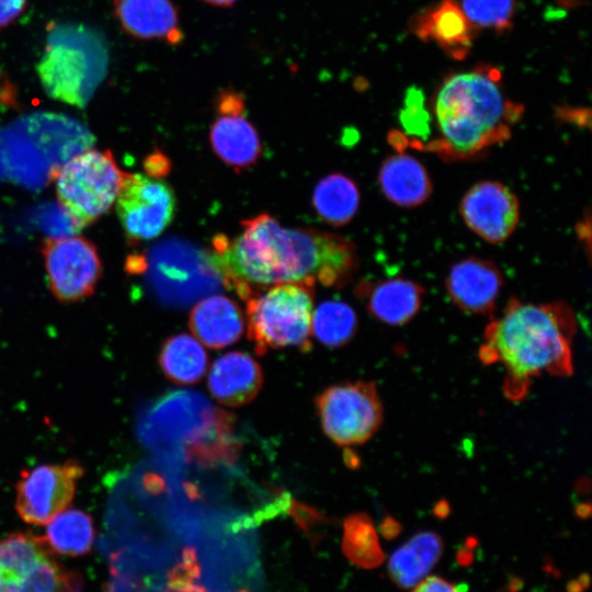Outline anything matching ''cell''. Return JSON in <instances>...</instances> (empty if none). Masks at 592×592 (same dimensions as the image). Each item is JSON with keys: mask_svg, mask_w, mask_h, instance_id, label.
Instances as JSON below:
<instances>
[{"mask_svg": "<svg viewBox=\"0 0 592 592\" xmlns=\"http://www.w3.org/2000/svg\"><path fill=\"white\" fill-rule=\"evenodd\" d=\"M82 475V466L73 460L23 471L15 487L20 517L33 525L48 523L69 506Z\"/></svg>", "mask_w": 592, "mask_h": 592, "instance_id": "obj_10", "label": "cell"}, {"mask_svg": "<svg viewBox=\"0 0 592 592\" xmlns=\"http://www.w3.org/2000/svg\"><path fill=\"white\" fill-rule=\"evenodd\" d=\"M109 60L107 43L98 30L58 23L48 30L36 69L50 98L84 107L104 80Z\"/></svg>", "mask_w": 592, "mask_h": 592, "instance_id": "obj_4", "label": "cell"}, {"mask_svg": "<svg viewBox=\"0 0 592 592\" xmlns=\"http://www.w3.org/2000/svg\"><path fill=\"white\" fill-rule=\"evenodd\" d=\"M241 226L234 238L215 236L206 257L224 284L243 300L285 283L342 287L358 266L355 246L340 235L284 227L266 213Z\"/></svg>", "mask_w": 592, "mask_h": 592, "instance_id": "obj_1", "label": "cell"}, {"mask_svg": "<svg viewBox=\"0 0 592 592\" xmlns=\"http://www.w3.org/2000/svg\"><path fill=\"white\" fill-rule=\"evenodd\" d=\"M315 286L285 283L250 295L246 301L248 338L258 354L284 348H310Z\"/></svg>", "mask_w": 592, "mask_h": 592, "instance_id": "obj_5", "label": "cell"}, {"mask_svg": "<svg viewBox=\"0 0 592 592\" xmlns=\"http://www.w3.org/2000/svg\"><path fill=\"white\" fill-rule=\"evenodd\" d=\"M378 183L385 197L401 207H417L433 192L425 167L414 157L398 152L388 156L378 171Z\"/></svg>", "mask_w": 592, "mask_h": 592, "instance_id": "obj_19", "label": "cell"}, {"mask_svg": "<svg viewBox=\"0 0 592 592\" xmlns=\"http://www.w3.org/2000/svg\"><path fill=\"white\" fill-rule=\"evenodd\" d=\"M400 121L407 133L424 137L430 134V114L424 107L422 90L411 87L407 90L405 107L400 112Z\"/></svg>", "mask_w": 592, "mask_h": 592, "instance_id": "obj_28", "label": "cell"}, {"mask_svg": "<svg viewBox=\"0 0 592 592\" xmlns=\"http://www.w3.org/2000/svg\"><path fill=\"white\" fill-rule=\"evenodd\" d=\"M574 332V314L565 303L533 304L511 298L502 315L487 326L479 355L487 364L504 365V392L519 400L533 377L572 374Z\"/></svg>", "mask_w": 592, "mask_h": 592, "instance_id": "obj_2", "label": "cell"}, {"mask_svg": "<svg viewBox=\"0 0 592 592\" xmlns=\"http://www.w3.org/2000/svg\"><path fill=\"white\" fill-rule=\"evenodd\" d=\"M263 385L259 363L244 352H228L219 356L208 373L207 386L221 405L240 407L249 403Z\"/></svg>", "mask_w": 592, "mask_h": 592, "instance_id": "obj_15", "label": "cell"}, {"mask_svg": "<svg viewBox=\"0 0 592 592\" xmlns=\"http://www.w3.org/2000/svg\"><path fill=\"white\" fill-rule=\"evenodd\" d=\"M208 357L200 341L186 333L169 337L159 353V365L178 385L197 383L207 371Z\"/></svg>", "mask_w": 592, "mask_h": 592, "instance_id": "obj_22", "label": "cell"}, {"mask_svg": "<svg viewBox=\"0 0 592 592\" xmlns=\"http://www.w3.org/2000/svg\"><path fill=\"white\" fill-rule=\"evenodd\" d=\"M82 578L64 567L43 536L0 539V592H81Z\"/></svg>", "mask_w": 592, "mask_h": 592, "instance_id": "obj_7", "label": "cell"}, {"mask_svg": "<svg viewBox=\"0 0 592 592\" xmlns=\"http://www.w3.org/2000/svg\"><path fill=\"white\" fill-rule=\"evenodd\" d=\"M504 278L490 260L468 257L453 264L445 278L451 300L470 314L490 312L499 297Z\"/></svg>", "mask_w": 592, "mask_h": 592, "instance_id": "obj_13", "label": "cell"}, {"mask_svg": "<svg viewBox=\"0 0 592 592\" xmlns=\"http://www.w3.org/2000/svg\"><path fill=\"white\" fill-rule=\"evenodd\" d=\"M115 203L119 223L133 242L160 236L177 210L173 189L162 180L140 173H125Z\"/></svg>", "mask_w": 592, "mask_h": 592, "instance_id": "obj_9", "label": "cell"}, {"mask_svg": "<svg viewBox=\"0 0 592 592\" xmlns=\"http://www.w3.org/2000/svg\"><path fill=\"white\" fill-rule=\"evenodd\" d=\"M189 325L200 342L210 349H223L240 339L244 330V318L234 299L212 295L192 308Z\"/></svg>", "mask_w": 592, "mask_h": 592, "instance_id": "obj_18", "label": "cell"}, {"mask_svg": "<svg viewBox=\"0 0 592 592\" xmlns=\"http://www.w3.org/2000/svg\"><path fill=\"white\" fill-rule=\"evenodd\" d=\"M500 79L487 64L447 76L432 104L437 136L425 148L454 161L477 158L508 140L523 106L505 99Z\"/></svg>", "mask_w": 592, "mask_h": 592, "instance_id": "obj_3", "label": "cell"}, {"mask_svg": "<svg viewBox=\"0 0 592 592\" xmlns=\"http://www.w3.org/2000/svg\"><path fill=\"white\" fill-rule=\"evenodd\" d=\"M124 175L111 151L86 149L55 173L58 202L77 227L88 226L113 205Z\"/></svg>", "mask_w": 592, "mask_h": 592, "instance_id": "obj_6", "label": "cell"}, {"mask_svg": "<svg viewBox=\"0 0 592 592\" xmlns=\"http://www.w3.org/2000/svg\"><path fill=\"white\" fill-rule=\"evenodd\" d=\"M412 592H460L452 582L436 576L425 577L414 585Z\"/></svg>", "mask_w": 592, "mask_h": 592, "instance_id": "obj_29", "label": "cell"}, {"mask_svg": "<svg viewBox=\"0 0 592 592\" xmlns=\"http://www.w3.org/2000/svg\"><path fill=\"white\" fill-rule=\"evenodd\" d=\"M44 539L59 555H86L94 540L92 519L79 509L64 510L48 522Z\"/></svg>", "mask_w": 592, "mask_h": 592, "instance_id": "obj_24", "label": "cell"}, {"mask_svg": "<svg viewBox=\"0 0 592 592\" xmlns=\"http://www.w3.org/2000/svg\"><path fill=\"white\" fill-rule=\"evenodd\" d=\"M409 29L420 41L433 42L455 60L468 56L476 35L457 0H441L420 11L410 20Z\"/></svg>", "mask_w": 592, "mask_h": 592, "instance_id": "obj_14", "label": "cell"}, {"mask_svg": "<svg viewBox=\"0 0 592 592\" xmlns=\"http://www.w3.org/2000/svg\"><path fill=\"white\" fill-rule=\"evenodd\" d=\"M209 143L215 155L236 172L253 167L262 152L259 133L246 112L217 114Z\"/></svg>", "mask_w": 592, "mask_h": 592, "instance_id": "obj_17", "label": "cell"}, {"mask_svg": "<svg viewBox=\"0 0 592 592\" xmlns=\"http://www.w3.org/2000/svg\"><path fill=\"white\" fill-rule=\"evenodd\" d=\"M27 0H0V27H4L21 15Z\"/></svg>", "mask_w": 592, "mask_h": 592, "instance_id": "obj_30", "label": "cell"}, {"mask_svg": "<svg viewBox=\"0 0 592 592\" xmlns=\"http://www.w3.org/2000/svg\"><path fill=\"white\" fill-rule=\"evenodd\" d=\"M343 549L354 563L375 568L384 561V553L371 517L355 513L344 521Z\"/></svg>", "mask_w": 592, "mask_h": 592, "instance_id": "obj_26", "label": "cell"}, {"mask_svg": "<svg viewBox=\"0 0 592 592\" xmlns=\"http://www.w3.org/2000/svg\"><path fill=\"white\" fill-rule=\"evenodd\" d=\"M114 8L122 27L134 37L172 45L184 38L173 0H115Z\"/></svg>", "mask_w": 592, "mask_h": 592, "instance_id": "obj_16", "label": "cell"}, {"mask_svg": "<svg viewBox=\"0 0 592 592\" xmlns=\"http://www.w3.org/2000/svg\"><path fill=\"white\" fill-rule=\"evenodd\" d=\"M424 289L407 278H391L374 285L367 295V309L390 326L409 322L420 310Z\"/></svg>", "mask_w": 592, "mask_h": 592, "instance_id": "obj_21", "label": "cell"}, {"mask_svg": "<svg viewBox=\"0 0 592 592\" xmlns=\"http://www.w3.org/2000/svg\"><path fill=\"white\" fill-rule=\"evenodd\" d=\"M208 5L217 8H230L235 5L238 0H200Z\"/></svg>", "mask_w": 592, "mask_h": 592, "instance_id": "obj_31", "label": "cell"}, {"mask_svg": "<svg viewBox=\"0 0 592 592\" xmlns=\"http://www.w3.org/2000/svg\"><path fill=\"white\" fill-rule=\"evenodd\" d=\"M42 253L48 286L60 301L73 303L94 292L101 275L95 247L82 237L46 239Z\"/></svg>", "mask_w": 592, "mask_h": 592, "instance_id": "obj_11", "label": "cell"}, {"mask_svg": "<svg viewBox=\"0 0 592 592\" xmlns=\"http://www.w3.org/2000/svg\"><path fill=\"white\" fill-rule=\"evenodd\" d=\"M321 428L340 446L365 443L379 429L383 406L373 382L332 385L315 400Z\"/></svg>", "mask_w": 592, "mask_h": 592, "instance_id": "obj_8", "label": "cell"}, {"mask_svg": "<svg viewBox=\"0 0 592 592\" xmlns=\"http://www.w3.org/2000/svg\"><path fill=\"white\" fill-rule=\"evenodd\" d=\"M361 202L356 183L342 173L322 178L314 189L312 206L318 216L332 226L350 223Z\"/></svg>", "mask_w": 592, "mask_h": 592, "instance_id": "obj_23", "label": "cell"}, {"mask_svg": "<svg viewBox=\"0 0 592 592\" xmlns=\"http://www.w3.org/2000/svg\"><path fill=\"white\" fill-rule=\"evenodd\" d=\"M462 10L475 29H488L499 34L513 25L514 0H462Z\"/></svg>", "mask_w": 592, "mask_h": 592, "instance_id": "obj_27", "label": "cell"}, {"mask_svg": "<svg viewBox=\"0 0 592 592\" xmlns=\"http://www.w3.org/2000/svg\"><path fill=\"white\" fill-rule=\"evenodd\" d=\"M459 214L467 227L490 243L505 241L520 221L517 196L503 183L480 181L462 197Z\"/></svg>", "mask_w": 592, "mask_h": 592, "instance_id": "obj_12", "label": "cell"}, {"mask_svg": "<svg viewBox=\"0 0 592 592\" xmlns=\"http://www.w3.org/2000/svg\"><path fill=\"white\" fill-rule=\"evenodd\" d=\"M356 328L354 309L341 300L323 301L312 312L311 332L329 348L346 344L354 337Z\"/></svg>", "mask_w": 592, "mask_h": 592, "instance_id": "obj_25", "label": "cell"}, {"mask_svg": "<svg viewBox=\"0 0 592 592\" xmlns=\"http://www.w3.org/2000/svg\"><path fill=\"white\" fill-rule=\"evenodd\" d=\"M443 553V542L434 532L424 531L401 545L388 562L389 577L399 588H413L426 577Z\"/></svg>", "mask_w": 592, "mask_h": 592, "instance_id": "obj_20", "label": "cell"}]
</instances>
